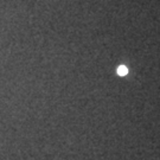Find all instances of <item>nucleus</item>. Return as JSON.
Wrapping results in <instances>:
<instances>
[{
	"label": "nucleus",
	"instance_id": "obj_1",
	"mask_svg": "<svg viewBox=\"0 0 160 160\" xmlns=\"http://www.w3.org/2000/svg\"><path fill=\"white\" fill-rule=\"evenodd\" d=\"M128 72V69L126 67H120V68L118 69V74L120 75V76H123V75H126Z\"/></svg>",
	"mask_w": 160,
	"mask_h": 160
}]
</instances>
